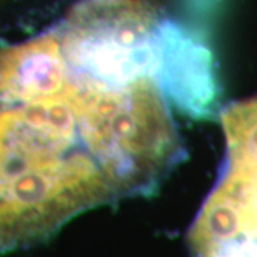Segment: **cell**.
<instances>
[{"mask_svg":"<svg viewBox=\"0 0 257 257\" xmlns=\"http://www.w3.org/2000/svg\"><path fill=\"white\" fill-rule=\"evenodd\" d=\"M159 25L157 0H82L57 33L77 82L119 89L156 79Z\"/></svg>","mask_w":257,"mask_h":257,"instance_id":"obj_2","label":"cell"},{"mask_svg":"<svg viewBox=\"0 0 257 257\" xmlns=\"http://www.w3.org/2000/svg\"><path fill=\"white\" fill-rule=\"evenodd\" d=\"M69 79L57 32L0 49V109L59 92Z\"/></svg>","mask_w":257,"mask_h":257,"instance_id":"obj_6","label":"cell"},{"mask_svg":"<svg viewBox=\"0 0 257 257\" xmlns=\"http://www.w3.org/2000/svg\"><path fill=\"white\" fill-rule=\"evenodd\" d=\"M80 136L117 194H146L182 155L155 77L119 89L84 87Z\"/></svg>","mask_w":257,"mask_h":257,"instance_id":"obj_1","label":"cell"},{"mask_svg":"<svg viewBox=\"0 0 257 257\" xmlns=\"http://www.w3.org/2000/svg\"><path fill=\"white\" fill-rule=\"evenodd\" d=\"M83 96L84 87L70 73L59 92L2 107L0 177L50 166L77 152Z\"/></svg>","mask_w":257,"mask_h":257,"instance_id":"obj_4","label":"cell"},{"mask_svg":"<svg viewBox=\"0 0 257 257\" xmlns=\"http://www.w3.org/2000/svg\"><path fill=\"white\" fill-rule=\"evenodd\" d=\"M116 193L90 153L0 177V251L52 234L79 211Z\"/></svg>","mask_w":257,"mask_h":257,"instance_id":"obj_3","label":"cell"},{"mask_svg":"<svg viewBox=\"0 0 257 257\" xmlns=\"http://www.w3.org/2000/svg\"><path fill=\"white\" fill-rule=\"evenodd\" d=\"M227 162L239 202L257 236V99L224 111Z\"/></svg>","mask_w":257,"mask_h":257,"instance_id":"obj_7","label":"cell"},{"mask_svg":"<svg viewBox=\"0 0 257 257\" xmlns=\"http://www.w3.org/2000/svg\"><path fill=\"white\" fill-rule=\"evenodd\" d=\"M156 80L169 101L190 119H209L220 103L219 82L210 49L179 25L157 28Z\"/></svg>","mask_w":257,"mask_h":257,"instance_id":"obj_5","label":"cell"}]
</instances>
